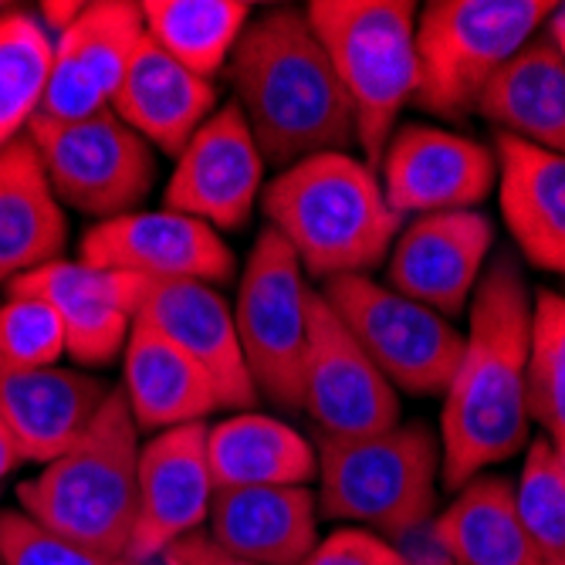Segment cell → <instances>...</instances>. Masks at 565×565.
<instances>
[{"label":"cell","instance_id":"1","mask_svg":"<svg viewBox=\"0 0 565 565\" xmlns=\"http://www.w3.org/2000/svg\"><path fill=\"white\" fill-rule=\"evenodd\" d=\"M471 326L440 409V481L460 491L529 444L532 295L515 254H494L468 305Z\"/></svg>","mask_w":565,"mask_h":565},{"label":"cell","instance_id":"2","mask_svg":"<svg viewBox=\"0 0 565 565\" xmlns=\"http://www.w3.org/2000/svg\"><path fill=\"white\" fill-rule=\"evenodd\" d=\"M227 68L234 106L265 163L288 170L319 152L355 146L352 106L305 11L278 8L247 21Z\"/></svg>","mask_w":565,"mask_h":565},{"label":"cell","instance_id":"3","mask_svg":"<svg viewBox=\"0 0 565 565\" xmlns=\"http://www.w3.org/2000/svg\"><path fill=\"white\" fill-rule=\"evenodd\" d=\"M262 211L301 271L319 281L380 268L403 227L380 173L352 152L291 163L262 190Z\"/></svg>","mask_w":565,"mask_h":565},{"label":"cell","instance_id":"4","mask_svg":"<svg viewBox=\"0 0 565 565\" xmlns=\"http://www.w3.org/2000/svg\"><path fill=\"white\" fill-rule=\"evenodd\" d=\"M139 447L122 390H109L82 437L18 484L21 511L68 542L129 555L139 508Z\"/></svg>","mask_w":565,"mask_h":565},{"label":"cell","instance_id":"5","mask_svg":"<svg viewBox=\"0 0 565 565\" xmlns=\"http://www.w3.org/2000/svg\"><path fill=\"white\" fill-rule=\"evenodd\" d=\"M352 106L355 146L380 167L406 102H414L417 4L409 0H312L305 8Z\"/></svg>","mask_w":565,"mask_h":565},{"label":"cell","instance_id":"6","mask_svg":"<svg viewBox=\"0 0 565 565\" xmlns=\"http://www.w3.org/2000/svg\"><path fill=\"white\" fill-rule=\"evenodd\" d=\"M319 515L386 542L424 529L437 511L440 440L424 424L370 437H319Z\"/></svg>","mask_w":565,"mask_h":565},{"label":"cell","instance_id":"7","mask_svg":"<svg viewBox=\"0 0 565 565\" xmlns=\"http://www.w3.org/2000/svg\"><path fill=\"white\" fill-rule=\"evenodd\" d=\"M558 11L552 0H430L417 18L414 102L440 119H465L501 68Z\"/></svg>","mask_w":565,"mask_h":565},{"label":"cell","instance_id":"8","mask_svg":"<svg viewBox=\"0 0 565 565\" xmlns=\"http://www.w3.org/2000/svg\"><path fill=\"white\" fill-rule=\"evenodd\" d=\"M322 298L396 393H447L465 335L434 308L396 295L370 275L332 278L322 285Z\"/></svg>","mask_w":565,"mask_h":565},{"label":"cell","instance_id":"9","mask_svg":"<svg viewBox=\"0 0 565 565\" xmlns=\"http://www.w3.org/2000/svg\"><path fill=\"white\" fill-rule=\"evenodd\" d=\"M308 305L312 288L295 250L265 227L247 250L237 281L234 326L254 390L281 409H301Z\"/></svg>","mask_w":565,"mask_h":565},{"label":"cell","instance_id":"10","mask_svg":"<svg viewBox=\"0 0 565 565\" xmlns=\"http://www.w3.org/2000/svg\"><path fill=\"white\" fill-rule=\"evenodd\" d=\"M28 139L58 203L78 214L98 221L132 214L157 183L152 146L113 109L75 122L34 119Z\"/></svg>","mask_w":565,"mask_h":565},{"label":"cell","instance_id":"11","mask_svg":"<svg viewBox=\"0 0 565 565\" xmlns=\"http://www.w3.org/2000/svg\"><path fill=\"white\" fill-rule=\"evenodd\" d=\"M301 409L319 437H370L399 424V393L335 319L322 291H312L308 305Z\"/></svg>","mask_w":565,"mask_h":565},{"label":"cell","instance_id":"12","mask_svg":"<svg viewBox=\"0 0 565 565\" xmlns=\"http://www.w3.org/2000/svg\"><path fill=\"white\" fill-rule=\"evenodd\" d=\"M376 173L399 217L478 211L498 183V157L471 136L406 122L390 136Z\"/></svg>","mask_w":565,"mask_h":565},{"label":"cell","instance_id":"13","mask_svg":"<svg viewBox=\"0 0 565 565\" xmlns=\"http://www.w3.org/2000/svg\"><path fill=\"white\" fill-rule=\"evenodd\" d=\"M265 157L234 102L203 122L163 190V207L211 224L214 231H241L265 190Z\"/></svg>","mask_w":565,"mask_h":565},{"label":"cell","instance_id":"14","mask_svg":"<svg viewBox=\"0 0 565 565\" xmlns=\"http://www.w3.org/2000/svg\"><path fill=\"white\" fill-rule=\"evenodd\" d=\"M82 265L139 275L146 281H203L234 278V250L211 224L177 211H132L98 221L82 237Z\"/></svg>","mask_w":565,"mask_h":565},{"label":"cell","instance_id":"15","mask_svg":"<svg viewBox=\"0 0 565 565\" xmlns=\"http://www.w3.org/2000/svg\"><path fill=\"white\" fill-rule=\"evenodd\" d=\"M146 41L142 11L132 0H95L55 38L47 88L38 119L75 122L113 109V98Z\"/></svg>","mask_w":565,"mask_h":565},{"label":"cell","instance_id":"16","mask_svg":"<svg viewBox=\"0 0 565 565\" xmlns=\"http://www.w3.org/2000/svg\"><path fill=\"white\" fill-rule=\"evenodd\" d=\"M491 247L494 227L478 211L420 214L399 227L386 254V288L444 319L460 316L475 298Z\"/></svg>","mask_w":565,"mask_h":565},{"label":"cell","instance_id":"17","mask_svg":"<svg viewBox=\"0 0 565 565\" xmlns=\"http://www.w3.org/2000/svg\"><path fill=\"white\" fill-rule=\"evenodd\" d=\"M207 427H173L139 447V508L129 558L160 562L173 542L211 519L217 491L207 465Z\"/></svg>","mask_w":565,"mask_h":565},{"label":"cell","instance_id":"18","mask_svg":"<svg viewBox=\"0 0 565 565\" xmlns=\"http://www.w3.org/2000/svg\"><path fill=\"white\" fill-rule=\"evenodd\" d=\"M149 281L126 271L88 268L82 262H51L21 278L4 291H28L44 298L65 326L68 355L82 366H109L122 355L136 312Z\"/></svg>","mask_w":565,"mask_h":565},{"label":"cell","instance_id":"19","mask_svg":"<svg viewBox=\"0 0 565 565\" xmlns=\"http://www.w3.org/2000/svg\"><path fill=\"white\" fill-rule=\"evenodd\" d=\"M136 322H146L149 329L167 335L211 376L221 409L241 414V409H250L262 399L244 363L234 308L214 285L149 281Z\"/></svg>","mask_w":565,"mask_h":565},{"label":"cell","instance_id":"20","mask_svg":"<svg viewBox=\"0 0 565 565\" xmlns=\"http://www.w3.org/2000/svg\"><path fill=\"white\" fill-rule=\"evenodd\" d=\"M109 386L65 366L24 370L0 359V424L18 440L24 460L47 465L65 454L98 414Z\"/></svg>","mask_w":565,"mask_h":565},{"label":"cell","instance_id":"21","mask_svg":"<svg viewBox=\"0 0 565 565\" xmlns=\"http://www.w3.org/2000/svg\"><path fill=\"white\" fill-rule=\"evenodd\" d=\"M498 203L522 258L565 278V157L508 132L494 136Z\"/></svg>","mask_w":565,"mask_h":565},{"label":"cell","instance_id":"22","mask_svg":"<svg viewBox=\"0 0 565 565\" xmlns=\"http://www.w3.org/2000/svg\"><path fill=\"white\" fill-rule=\"evenodd\" d=\"M217 109L214 82L193 75L149 38L139 44L132 65L113 98V113L149 146L180 157L193 132Z\"/></svg>","mask_w":565,"mask_h":565},{"label":"cell","instance_id":"23","mask_svg":"<svg viewBox=\"0 0 565 565\" xmlns=\"http://www.w3.org/2000/svg\"><path fill=\"white\" fill-rule=\"evenodd\" d=\"M207 525L217 545L254 565H298L319 545V498L305 484L217 491Z\"/></svg>","mask_w":565,"mask_h":565},{"label":"cell","instance_id":"24","mask_svg":"<svg viewBox=\"0 0 565 565\" xmlns=\"http://www.w3.org/2000/svg\"><path fill=\"white\" fill-rule=\"evenodd\" d=\"M122 396L136 427L152 434L207 424L221 409L211 376L146 322H132L122 349Z\"/></svg>","mask_w":565,"mask_h":565},{"label":"cell","instance_id":"25","mask_svg":"<svg viewBox=\"0 0 565 565\" xmlns=\"http://www.w3.org/2000/svg\"><path fill=\"white\" fill-rule=\"evenodd\" d=\"M68 241L65 207L51 190L38 149L14 139L0 149V288L62 258Z\"/></svg>","mask_w":565,"mask_h":565},{"label":"cell","instance_id":"26","mask_svg":"<svg viewBox=\"0 0 565 565\" xmlns=\"http://www.w3.org/2000/svg\"><path fill=\"white\" fill-rule=\"evenodd\" d=\"M207 465L214 491L288 488L319 478V454L278 417L241 414L207 427Z\"/></svg>","mask_w":565,"mask_h":565},{"label":"cell","instance_id":"27","mask_svg":"<svg viewBox=\"0 0 565 565\" xmlns=\"http://www.w3.org/2000/svg\"><path fill=\"white\" fill-rule=\"evenodd\" d=\"M430 542L454 565H535L515 484L498 475L468 481L434 519Z\"/></svg>","mask_w":565,"mask_h":565},{"label":"cell","instance_id":"28","mask_svg":"<svg viewBox=\"0 0 565 565\" xmlns=\"http://www.w3.org/2000/svg\"><path fill=\"white\" fill-rule=\"evenodd\" d=\"M478 113L515 139L565 157V62L555 44L532 38L488 85Z\"/></svg>","mask_w":565,"mask_h":565},{"label":"cell","instance_id":"29","mask_svg":"<svg viewBox=\"0 0 565 565\" xmlns=\"http://www.w3.org/2000/svg\"><path fill=\"white\" fill-rule=\"evenodd\" d=\"M146 38L193 75L214 82L250 21L244 0H142Z\"/></svg>","mask_w":565,"mask_h":565},{"label":"cell","instance_id":"30","mask_svg":"<svg viewBox=\"0 0 565 565\" xmlns=\"http://www.w3.org/2000/svg\"><path fill=\"white\" fill-rule=\"evenodd\" d=\"M55 38L38 14L14 8L0 18V149L28 132L41 113Z\"/></svg>","mask_w":565,"mask_h":565},{"label":"cell","instance_id":"31","mask_svg":"<svg viewBox=\"0 0 565 565\" xmlns=\"http://www.w3.org/2000/svg\"><path fill=\"white\" fill-rule=\"evenodd\" d=\"M529 417L545 430L565 475V295L552 288L532 298Z\"/></svg>","mask_w":565,"mask_h":565},{"label":"cell","instance_id":"32","mask_svg":"<svg viewBox=\"0 0 565 565\" xmlns=\"http://www.w3.org/2000/svg\"><path fill=\"white\" fill-rule=\"evenodd\" d=\"M515 498L529 529L535 565H565V475L542 437L529 444Z\"/></svg>","mask_w":565,"mask_h":565},{"label":"cell","instance_id":"33","mask_svg":"<svg viewBox=\"0 0 565 565\" xmlns=\"http://www.w3.org/2000/svg\"><path fill=\"white\" fill-rule=\"evenodd\" d=\"M68 355L65 326L44 298L8 291L0 301V359L24 370H51Z\"/></svg>","mask_w":565,"mask_h":565},{"label":"cell","instance_id":"34","mask_svg":"<svg viewBox=\"0 0 565 565\" xmlns=\"http://www.w3.org/2000/svg\"><path fill=\"white\" fill-rule=\"evenodd\" d=\"M0 565H163L136 562L129 555H106L41 529L21 508L0 511Z\"/></svg>","mask_w":565,"mask_h":565},{"label":"cell","instance_id":"35","mask_svg":"<svg viewBox=\"0 0 565 565\" xmlns=\"http://www.w3.org/2000/svg\"><path fill=\"white\" fill-rule=\"evenodd\" d=\"M406 552L393 542L366 532V529H335L332 535L319 539V545L308 552L298 565H409Z\"/></svg>","mask_w":565,"mask_h":565},{"label":"cell","instance_id":"36","mask_svg":"<svg viewBox=\"0 0 565 565\" xmlns=\"http://www.w3.org/2000/svg\"><path fill=\"white\" fill-rule=\"evenodd\" d=\"M160 562L163 565H254V562L227 552L224 545H217L211 539V532H203V529H196V532L183 535L180 542H173L160 555Z\"/></svg>","mask_w":565,"mask_h":565},{"label":"cell","instance_id":"37","mask_svg":"<svg viewBox=\"0 0 565 565\" xmlns=\"http://www.w3.org/2000/svg\"><path fill=\"white\" fill-rule=\"evenodd\" d=\"M82 0H47V4H41V24L47 28L51 38H58L78 14H82Z\"/></svg>","mask_w":565,"mask_h":565},{"label":"cell","instance_id":"38","mask_svg":"<svg viewBox=\"0 0 565 565\" xmlns=\"http://www.w3.org/2000/svg\"><path fill=\"white\" fill-rule=\"evenodd\" d=\"M21 465H24V454H21L18 440L11 437V430L4 424H0V481L11 478Z\"/></svg>","mask_w":565,"mask_h":565},{"label":"cell","instance_id":"39","mask_svg":"<svg viewBox=\"0 0 565 565\" xmlns=\"http://www.w3.org/2000/svg\"><path fill=\"white\" fill-rule=\"evenodd\" d=\"M548 41L555 44V51H558L562 62H565V4L548 18Z\"/></svg>","mask_w":565,"mask_h":565},{"label":"cell","instance_id":"40","mask_svg":"<svg viewBox=\"0 0 565 565\" xmlns=\"http://www.w3.org/2000/svg\"><path fill=\"white\" fill-rule=\"evenodd\" d=\"M409 565H454V562L440 555V558H414V562H409Z\"/></svg>","mask_w":565,"mask_h":565},{"label":"cell","instance_id":"41","mask_svg":"<svg viewBox=\"0 0 565 565\" xmlns=\"http://www.w3.org/2000/svg\"><path fill=\"white\" fill-rule=\"evenodd\" d=\"M14 8H18V4H4V0H0V18H4L8 11H14Z\"/></svg>","mask_w":565,"mask_h":565}]
</instances>
